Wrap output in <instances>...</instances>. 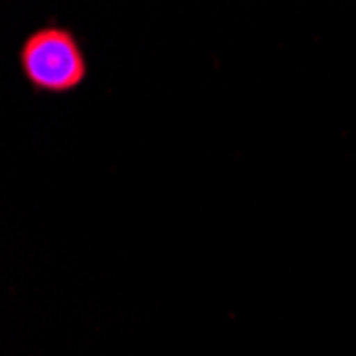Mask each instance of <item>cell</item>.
Instances as JSON below:
<instances>
[{
	"label": "cell",
	"mask_w": 356,
	"mask_h": 356,
	"mask_svg": "<svg viewBox=\"0 0 356 356\" xmlns=\"http://www.w3.org/2000/svg\"><path fill=\"white\" fill-rule=\"evenodd\" d=\"M19 62L28 83L39 92H71L88 75L79 41L71 30L60 26H45L32 32L22 45Z\"/></svg>",
	"instance_id": "cell-1"
}]
</instances>
